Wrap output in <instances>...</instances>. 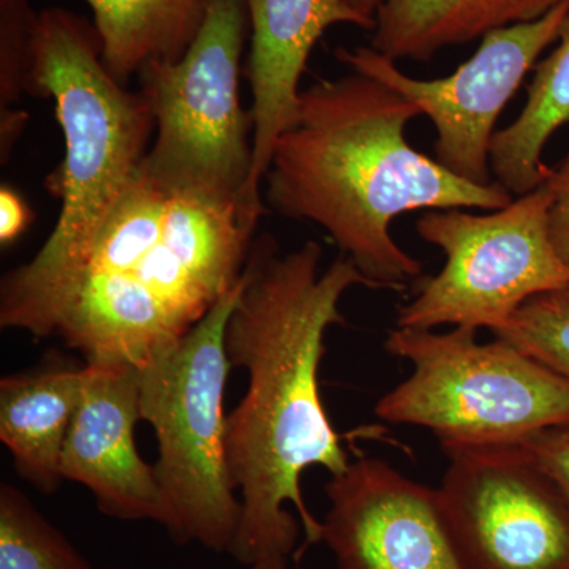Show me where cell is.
<instances>
[{
    "label": "cell",
    "instance_id": "cell-1",
    "mask_svg": "<svg viewBox=\"0 0 569 569\" xmlns=\"http://www.w3.org/2000/svg\"><path fill=\"white\" fill-rule=\"evenodd\" d=\"M321 258L316 241L282 253L271 234L254 238L224 329L228 359L247 373L246 395L227 419L228 470L241 500L228 553L242 567L290 559L299 531L302 550L321 542L323 523L307 508L302 473L321 467L336 477L351 462L326 413L320 366L329 328L346 325L343 296L377 287L346 254L323 272Z\"/></svg>",
    "mask_w": 569,
    "mask_h": 569
},
{
    "label": "cell",
    "instance_id": "cell-2",
    "mask_svg": "<svg viewBox=\"0 0 569 569\" xmlns=\"http://www.w3.org/2000/svg\"><path fill=\"white\" fill-rule=\"evenodd\" d=\"M268 209L171 189L142 168L26 332L61 337L86 365L141 369L241 280Z\"/></svg>",
    "mask_w": 569,
    "mask_h": 569
},
{
    "label": "cell",
    "instance_id": "cell-3",
    "mask_svg": "<svg viewBox=\"0 0 569 569\" xmlns=\"http://www.w3.org/2000/svg\"><path fill=\"white\" fill-rule=\"evenodd\" d=\"M418 116L417 104L366 74L318 81L301 91L263 182L269 211L323 228L377 290L421 277V261L392 238L397 217L496 211L515 200L500 183L468 182L411 148L407 126Z\"/></svg>",
    "mask_w": 569,
    "mask_h": 569
},
{
    "label": "cell",
    "instance_id": "cell-4",
    "mask_svg": "<svg viewBox=\"0 0 569 569\" xmlns=\"http://www.w3.org/2000/svg\"><path fill=\"white\" fill-rule=\"evenodd\" d=\"M32 78L33 97L54 100L66 157L48 181L62 201L54 230L29 263L0 282V328L18 331L80 264L156 132L142 93L112 77L96 29L69 10L40 11Z\"/></svg>",
    "mask_w": 569,
    "mask_h": 569
},
{
    "label": "cell",
    "instance_id": "cell-5",
    "mask_svg": "<svg viewBox=\"0 0 569 569\" xmlns=\"http://www.w3.org/2000/svg\"><path fill=\"white\" fill-rule=\"evenodd\" d=\"M478 331L399 328L385 348L413 372L387 392L376 415L392 425L425 427L443 451L512 447L569 422V383L519 348Z\"/></svg>",
    "mask_w": 569,
    "mask_h": 569
},
{
    "label": "cell",
    "instance_id": "cell-6",
    "mask_svg": "<svg viewBox=\"0 0 569 569\" xmlns=\"http://www.w3.org/2000/svg\"><path fill=\"white\" fill-rule=\"evenodd\" d=\"M241 280L170 350L140 369L141 421L156 433L157 481L176 545L197 542L228 552L238 533L241 500L227 460L224 392L233 369L224 329Z\"/></svg>",
    "mask_w": 569,
    "mask_h": 569
},
{
    "label": "cell",
    "instance_id": "cell-7",
    "mask_svg": "<svg viewBox=\"0 0 569 569\" xmlns=\"http://www.w3.org/2000/svg\"><path fill=\"white\" fill-rule=\"evenodd\" d=\"M249 31L246 0H208L186 54L142 67L140 92L156 119L142 168L171 189L268 209L250 189L254 123L239 96Z\"/></svg>",
    "mask_w": 569,
    "mask_h": 569
},
{
    "label": "cell",
    "instance_id": "cell-8",
    "mask_svg": "<svg viewBox=\"0 0 569 569\" xmlns=\"http://www.w3.org/2000/svg\"><path fill=\"white\" fill-rule=\"evenodd\" d=\"M552 190L545 182L503 209L470 213L430 209L418 234L447 257L437 276L422 277L399 310V328H486L496 332L523 302L569 282V266L549 231Z\"/></svg>",
    "mask_w": 569,
    "mask_h": 569
},
{
    "label": "cell",
    "instance_id": "cell-9",
    "mask_svg": "<svg viewBox=\"0 0 569 569\" xmlns=\"http://www.w3.org/2000/svg\"><path fill=\"white\" fill-rule=\"evenodd\" d=\"M568 14L569 2H565L537 21L488 33L467 62L440 80L407 77L396 61L372 47L337 48L336 59L417 104L436 127L437 162L460 179L489 186L490 144L498 118L542 52L557 43Z\"/></svg>",
    "mask_w": 569,
    "mask_h": 569
},
{
    "label": "cell",
    "instance_id": "cell-10",
    "mask_svg": "<svg viewBox=\"0 0 569 569\" xmlns=\"http://www.w3.org/2000/svg\"><path fill=\"white\" fill-rule=\"evenodd\" d=\"M441 503L470 569H569V501L520 445L448 449Z\"/></svg>",
    "mask_w": 569,
    "mask_h": 569
},
{
    "label": "cell",
    "instance_id": "cell-11",
    "mask_svg": "<svg viewBox=\"0 0 569 569\" xmlns=\"http://www.w3.org/2000/svg\"><path fill=\"white\" fill-rule=\"evenodd\" d=\"M325 492L321 542L337 569H470L438 489L385 460H351Z\"/></svg>",
    "mask_w": 569,
    "mask_h": 569
},
{
    "label": "cell",
    "instance_id": "cell-12",
    "mask_svg": "<svg viewBox=\"0 0 569 569\" xmlns=\"http://www.w3.org/2000/svg\"><path fill=\"white\" fill-rule=\"evenodd\" d=\"M84 366L80 406L63 445V481L84 486L104 516L152 520L167 530L170 512L156 470L134 441V426L141 421L140 369Z\"/></svg>",
    "mask_w": 569,
    "mask_h": 569
},
{
    "label": "cell",
    "instance_id": "cell-13",
    "mask_svg": "<svg viewBox=\"0 0 569 569\" xmlns=\"http://www.w3.org/2000/svg\"><path fill=\"white\" fill-rule=\"evenodd\" d=\"M250 51L246 74L252 91L253 167L250 189L261 197L277 141L298 119L302 74L310 54L329 28L376 24L343 0H246Z\"/></svg>",
    "mask_w": 569,
    "mask_h": 569
},
{
    "label": "cell",
    "instance_id": "cell-14",
    "mask_svg": "<svg viewBox=\"0 0 569 569\" xmlns=\"http://www.w3.org/2000/svg\"><path fill=\"white\" fill-rule=\"evenodd\" d=\"M84 370L54 358L0 380V440L17 473L47 496L63 481V445L80 406Z\"/></svg>",
    "mask_w": 569,
    "mask_h": 569
},
{
    "label": "cell",
    "instance_id": "cell-15",
    "mask_svg": "<svg viewBox=\"0 0 569 569\" xmlns=\"http://www.w3.org/2000/svg\"><path fill=\"white\" fill-rule=\"evenodd\" d=\"M569 0H385L370 47L392 61L430 62L448 47L537 21Z\"/></svg>",
    "mask_w": 569,
    "mask_h": 569
},
{
    "label": "cell",
    "instance_id": "cell-16",
    "mask_svg": "<svg viewBox=\"0 0 569 569\" xmlns=\"http://www.w3.org/2000/svg\"><path fill=\"white\" fill-rule=\"evenodd\" d=\"M108 71L126 86L149 62L179 61L200 31L208 0H86Z\"/></svg>",
    "mask_w": 569,
    "mask_h": 569
},
{
    "label": "cell",
    "instance_id": "cell-17",
    "mask_svg": "<svg viewBox=\"0 0 569 569\" xmlns=\"http://www.w3.org/2000/svg\"><path fill=\"white\" fill-rule=\"evenodd\" d=\"M569 123V14L557 47L535 67L529 97L519 118L493 134L490 170L512 197L533 192L549 179L546 144Z\"/></svg>",
    "mask_w": 569,
    "mask_h": 569
},
{
    "label": "cell",
    "instance_id": "cell-18",
    "mask_svg": "<svg viewBox=\"0 0 569 569\" xmlns=\"http://www.w3.org/2000/svg\"><path fill=\"white\" fill-rule=\"evenodd\" d=\"M0 569H96L20 489L0 485Z\"/></svg>",
    "mask_w": 569,
    "mask_h": 569
},
{
    "label": "cell",
    "instance_id": "cell-19",
    "mask_svg": "<svg viewBox=\"0 0 569 569\" xmlns=\"http://www.w3.org/2000/svg\"><path fill=\"white\" fill-rule=\"evenodd\" d=\"M493 336L569 383V282L523 302Z\"/></svg>",
    "mask_w": 569,
    "mask_h": 569
},
{
    "label": "cell",
    "instance_id": "cell-20",
    "mask_svg": "<svg viewBox=\"0 0 569 569\" xmlns=\"http://www.w3.org/2000/svg\"><path fill=\"white\" fill-rule=\"evenodd\" d=\"M37 18L32 0H0V112L33 96L32 41Z\"/></svg>",
    "mask_w": 569,
    "mask_h": 569
},
{
    "label": "cell",
    "instance_id": "cell-21",
    "mask_svg": "<svg viewBox=\"0 0 569 569\" xmlns=\"http://www.w3.org/2000/svg\"><path fill=\"white\" fill-rule=\"evenodd\" d=\"M520 447L556 481L569 501V422L541 430Z\"/></svg>",
    "mask_w": 569,
    "mask_h": 569
},
{
    "label": "cell",
    "instance_id": "cell-22",
    "mask_svg": "<svg viewBox=\"0 0 569 569\" xmlns=\"http://www.w3.org/2000/svg\"><path fill=\"white\" fill-rule=\"evenodd\" d=\"M546 182L553 197L549 212L550 239L561 260L569 266V156L550 170Z\"/></svg>",
    "mask_w": 569,
    "mask_h": 569
},
{
    "label": "cell",
    "instance_id": "cell-23",
    "mask_svg": "<svg viewBox=\"0 0 569 569\" xmlns=\"http://www.w3.org/2000/svg\"><path fill=\"white\" fill-rule=\"evenodd\" d=\"M32 211L21 194L9 186L0 189V244L17 241L32 222Z\"/></svg>",
    "mask_w": 569,
    "mask_h": 569
},
{
    "label": "cell",
    "instance_id": "cell-24",
    "mask_svg": "<svg viewBox=\"0 0 569 569\" xmlns=\"http://www.w3.org/2000/svg\"><path fill=\"white\" fill-rule=\"evenodd\" d=\"M351 10L365 17L366 20L376 24L378 10L383 6L385 0H343Z\"/></svg>",
    "mask_w": 569,
    "mask_h": 569
},
{
    "label": "cell",
    "instance_id": "cell-25",
    "mask_svg": "<svg viewBox=\"0 0 569 569\" xmlns=\"http://www.w3.org/2000/svg\"><path fill=\"white\" fill-rule=\"evenodd\" d=\"M244 569H290V559L288 557H266L252 565H247Z\"/></svg>",
    "mask_w": 569,
    "mask_h": 569
}]
</instances>
